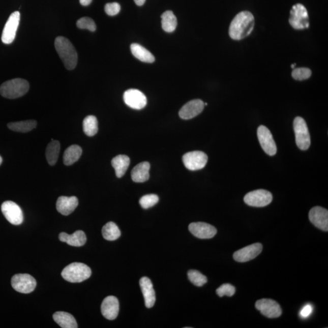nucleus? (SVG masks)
<instances>
[{"instance_id": "nucleus-1", "label": "nucleus", "mask_w": 328, "mask_h": 328, "mask_svg": "<svg viewBox=\"0 0 328 328\" xmlns=\"http://www.w3.org/2000/svg\"><path fill=\"white\" fill-rule=\"evenodd\" d=\"M254 24V17L251 12H241L231 22L229 27L230 37L235 40L245 39L252 32Z\"/></svg>"}, {"instance_id": "nucleus-2", "label": "nucleus", "mask_w": 328, "mask_h": 328, "mask_svg": "<svg viewBox=\"0 0 328 328\" xmlns=\"http://www.w3.org/2000/svg\"><path fill=\"white\" fill-rule=\"evenodd\" d=\"M55 48L66 68L74 70L78 60L77 53L73 44L64 37L59 36L55 39Z\"/></svg>"}, {"instance_id": "nucleus-3", "label": "nucleus", "mask_w": 328, "mask_h": 328, "mask_svg": "<svg viewBox=\"0 0 328 328\" xmlns=\"http://www.w3.org/2000/svg\"><path fill=\"white\" fill-rule=\"evenodd\" d=\"M29 89V83L23 79H14L0 86V95L5 98L14 99L23 96Z\"/></svg>"}, {"instance_id": "nucleus-4", "label": "nucleus", "mask_w": 328, "mask_h": 328, "mask_svg": "<svg viewBox=\"0 0 328 328\" xmlns=\"http://www.w3.org/2000/svg\"><path fill=\"white\" fill-rule=\"evenodd\" d=\"M92 276L89 266L82 262H73L62 271V276L71 283H81L88 279Z\"/></svg>"}, {"instance_id": "nucleus-5", "label": "nucleus", "mask_w": 328, "mask_h": 328, "mask_svg": "<svg viewBox=\"0 0 328 328\" xmlns=\"http://www.w3.org/2000/svg\"><path fill=\"white\" fill-rule=\"evenodd\" d=\"M296 145L302 151H306L311 145V137L307 124L301 117H296L293 121Z\"/></svg>"}, {"instance_id": "nucleus-6", "label": "nucleus", "mask_w": 328, "mask_h": 328, "mask_svg": "<svg viewBox=\"0 0 328 328\" xmlns=\"http://www.w3.org/2000/svg\"><path fill=\"white\" fill-rule=\"evenodd\" d=\"M289 23L293 28L297 30L309 27L308 13L304 5L298 3L293 6L290 11Z\"/></svg>"}, {"instance_id": "nucleus-7", "label": "nucleus", "mask_w": 328, "mask_h": 328, "mask_svg": "<svg viewBox=\"0 0 328 328\" xmlns=\"http://www.w3.org/2000/svg\"><path fill=\"white\" fill-rule=\"evenodd\" d=\"M273 195L265 190H256L247 193L244 198L246 204L252 207H262L270 204L273 201Z\"/></svg>"}, {"instance_id": "nucleus-8", "label": "nucleus", "mask_w": 328, "mask_h": 328, "mask_svg": "<svg viewBox=\"0 0 328 328\" xmlns=\"http://www.w3.org/2000/svg\"><path fill=\"white\" fill-rule=\"evenodd\" d=\"M12 287L16 291L23 293H29L34 291L37 286L35 279L29 274H19L12 278Z\"/></svg>"}, {"instance_id": "nucleus-9", "label": "nucleus", "mask_w": 328, "mask_h": 328, "mask_svg": "<svg viewBox=\"0 0 328 328\" xmlns=\"http://www.w3.org/2000/svg\"><path fill=\"white\" fill-rule=\"evenodd\" d=\"M183 161L187 169L196 171L205 167L207 163L208 157L204 152L194 151L184 155Z\"/></svg>"}, {"instance_id": "nucleus-10", "label": "nucleus", "mask_w": 328, "mask_h": 328, "mask_svg": "<svg viewBox=\"0 0 328 328\" xmlns=\"http://www.w3.org/2000/svg\"><path fill=\"white\" fill-rule=\"evenodd\" d=\"M20 20L19 12H13L9 17L3 29L2 40L5 44H11L14 42Z\"/></svg>"}, {"instance_id": "nucleus-11", "label": "nucleus", "mask_w": 328, "mask_h": 328, "mask_svg": "<svg viewBox=\"0 0 328 328\" xmlns=\"http://www.w3.org/2000/svg\"><path fill=\"white\" fill-rule=\"evenodd\" d=\"M2 212L9 223L20 225L23 221V214L20 206L11 201H5L2 205Z\"/></svg>"}, {"instance_id": "nucleus-12", "label": "nucleus", "mask_w": 328, "mask_h": 328, "mask_svg": "<svg viewBox=\"0 0 328 328\" xmlns=\"http://www.w3.org/2000/svg\"><path fill=\"white\" fill-rule=\"evenodd\" d=\"M257 136L262 150L266 154L274 156L276 154L277 148L273 134L266 127L261 126L258 127Z\"/></svg>"}, {"instance_id": "nucleus-13", "label": "nucleus", "mask_w": 328, "mask_h": 328, "mask_svg": "<svg viewBox=\"0 0 328 328\" xmlns=\"http://www.w3.org/2000/svg\"><path fill=\"white\" fill-rule=\"evenodd\" d=\"M255 307L265 317L270 318L279 317L282 314V308L276 301L271 299L259 300L255 304Z\"/></svg>"}, {"instance_id": "nucleus-14", "label": "nucleus", "mask_w": 328, "mask_h": 328, "mask_svg": "<svg viewBox=\"0 0 328 328\" xmlns=\"http://www.w3.org/2000/svg\"><path fill=\"white\" fill-rule=\"evenodd\" d=\"M124 101L129 107L137 110L144 108L147 104L144 94L136 89L127 90L124 94Z\"/></svg>"}, {"instance_id": "nucleus-15", "label": "nucleus", "mask_w": 328, "mask_h": 328, "mask_svg": "<svg viewBox=\"0 0 328 328\" xmlns=\"http://www.w3.org/2000/svg\"><path fill=\"white\" fill-rule=\"evenodd\" d=\"M262 250L261 244L257 243L253 244L238 250L234 253V260L237 262H245L249 261L257 257L260 254Z\"/></svg>"}, {"instance_id": "nucleus-16", "label": "nucleus", "mask_w": 328, "mask_h": 328, "mask_svg": "<svg viewBox=\"0 0 328 328\" xmlns=\"http://www.w3.org/2000/svg\"><path fill=\"white\" fill-rule=\"evenodd\" d=\"M189 229L192 235L199 239H211L213 238L217 233V230L212 225L198 222L189 225Z\"/></svg>"}, {"instance_id": "nucleus-17", "label": "nucleus", "mask_w": 328, "mask_h": 328, "mask_svg": "<svg viewBox=\"0 0 328 328\" xmlns=\"http://www.w3.org/2000/svg\"><path fill=\"white\" fill-rule=\"evenodd\" d=\"M309 220L318 229L327 232L328 231V211L321 207H314L309 214Z\"/></svg>"}, {"instance_id": "nucleus-18", "label": "nucleus", "mask_w": 328, "mask_h": 328, "mask_svg": "<svg viewBox=\"0 0 328 328\" xmlns=\"http://www.w3.org/2000/svg\"><path fill=\"white\" fill-rule=\"evenodd\" d=\"M204 106V103L201 100H192L181 108L179 112L180 116L184 120H191L201 113Z\"/></svg>"}, {"instance_id": "nucleus-19", "label": "nucleus", "mask_w": 328, "mask_h": 328, "mask_svg": "<svg viewBox=\"0 0 328 328\" xmlns=\"http://www.w3.org/2000/svg\"><path fill=\"white\" fill-rule=\"evenodd\" d=\"M120 311V303L114 296H108L103 301L101 305V312L105 318L113 320L117 318Z\"/></svg>"}, {"instance_id": "nucleus-20", "label": "nucleus", "mask_w": 328, "mask_h": 328, "mask_svg": "<svg viewBox=\"0 0 328 328\" xmlns=\"http://www.w3.org/2000/svg\"><path fill=\"white\" fill-rule=\"evenodd\" d=\"M139 284L144 298L146 307L152 308L155 304L156 294L152 281L148 277H143L140 280Z\"/></svg>"}, {"instance_id": "nucleus-21", "label": "nucleus", "mask_w": 328, "mask_h": 328, "mask_svg": "<svg viewBox=\"0 0 328 328\" xmlns=\"http://www.w3.org/2000/svg\"><path fill=\"white\" fill-rule=\"evenodd\" d=\"M79 204V201L76 196H61L56 203V208L59 213L68 216L73 213Z\"/></svg>"}, {"instance_id": "nucleus-22", "label": "nucleus", "mask_w": 328, "mask_h": 328, "mask_svg": "<svg viewBox=\"0 0 328 328\" xmlns=\"http://www.w3.org/2000/svg\"><path fill=\"white\" fill-rule=\"evenodd\" d=\"M59 240L62 242L67 243L68 245L74 247L83 246L86 242V236L85 232L82 230H77L72 235L62 232L59 235Z\"/></svg>"}, {"instance_id": "nucleus-23", "label": "nucleus", "mask_w": 328, "mask_h": 328, "mask_svg": "<svg viewBox=\"0 0 328 328\" xmlns=\"http://www.w3.org/2000/svg\"><path fill=\"white\" fill-rule=\"evenodd\" d=\"M150 169L151 164L148 162H143L137 164L131 171V178L134 182L141 183L148 181L150 177Z\"/></svg>"}, {"instance_id": "nucleus-24", "label": "nucleus", "mask_w": 328, "mask_h": 328, "mask_svg": "<svg viewBox=\"0 0 328 328\" xmlns=\"http://www.w3.org/2000/svg\"><path fill=\"white\" fill-rule=\"evenodd\" d=\"M130 164V159L126 155H118L111 161L112 166L114 168L115 174L118 178L123 177L126 174Z\"/></svg>"}, {"instance_id": "nucleus-25", "label": "nucleus", "mask_w": 328, "mask_h": 328, "mask_svg": "<svg viewBox=\"0 0 328 328\" xmlns=\"http://www.w3.org/2000/svg\"><path fill=\"white\" fill-rule=\"evenodd\" d=\"M54 320L62 328L78 327L76 319L70 314L65 312H56L53 315Z\"/></svg>"}, {"instance_id": "nucleus-26", "label": "nucleus", "mask_w": 328, "mask_h": 328, "mask_svg": "<svg viewBox=\"0 0 328 328\" xmlns=\"http://www.w3.org/2000/svg\"><path fill=\"white\" fill-rule=\"evenodd\" d=\"M133 55L140 61L145 63H153L155 61L154 55L147 49L139 44L133 43L130 46Z\"/></svg>"}, {"instance_id": "nucleus-27", "label": "nucleus", "mask_w": 328, "mask_h": 328, "mask_svg": "<svg viewBox=\"0 0 328 328\" xmlns=\"http://www.w3.org/2000/svg\"><path fill=\"white\" fill-rule=\"evenodd\" d=\"M82 154V149L80 146L73 145L66 150L64 155V162L66 165H71L76 162Z\"/></svg>"}, {"instance_id": "nucleus-28", "label": "nucleus", "mask_w": 328, "mask_h": 328, "mask_svg": "<svg viewBox=\"0 0 328 328\" xmlns=\"http://www.w3.org/2000/svg\"><path fill=\"white\" fill-rule=\"evenodd\" d=\"M51 140V142L47 146L46 158L50 165H54L58 160L61 151V144L58 140Z\"/></svg>"}, {"instance_id": "nucleus-29", "label": "nucleus", "mask_w": 328, "mask_h": 328, "mask_svg": "<svg viewBox=\"0 0 328 328\" xmlns=\"http://www.w3.org/2000/svg\"><path fill=\"white\" fill-rule=\"evenodd\" d=\"M161 18L162 29L167 33L174 32L176 29L177 21L173 12L171 11H165L161 15Z\"/></svg>"}, {"instance_id": "nucleus-30", "label": "nucleus", "mask_w": 328, "mask_h": 328, "mask_svg": "<svg viewBox=\"0 0 328 328\" xmlns=\"http://www.w3.org/2000/svg\"><path fill=\"white\" fill-rule=\"evenodd\" d=\"M37 122L34 120H28L24 121L16 122L8 124L9 129L19 133H27L36 129Z\"/></svg>"}, {"instance_id": "nucleus-31", "label": "nucleus", "mask_w": 328, "mask_h": 328, "mask_svg": "<svg viewBox=\"0 0 328 328\" xmlns=\"http://www.w3.org/2000/svg\"><path fill=\"white\" fill-rule=\"evenodd\" d=\"M84 133L86 136L92 137L98 132V121L95 115H87L83 122Z\"/></svg>"}, {"instance_id": "nucleus-32", "label": "nucleus", "mask_w": 328, "mask_h": 328, "mask_svg": "<svg viewBox=\"0 0 328 328\" xmlns=\"http://www.w3.org/2000/svg\"><path fill=\"white\" fill-rule=\"evenodd\" d=\"M102 235L105 240L114 241L121 235V230L113 222H109L102 228Z\"/></svg>"}, {"instance_id": "nucleus-33", "label": "nucleus", "mask_w": 328, "mask_h": 328, "mask_svg": "<svg viewBox=\"0 0 328 328\" xmlns=\"http://www.w3.org/2000/svg\"><path fill=\"white\" fill-rule=\"evenodd\" d=\"M187 275L190 282L196 286H202L207 282V277L198 271L190 270Z\"/></svg>"}, {"instance_id": "nucleus-34", "label": "nucleus", "mask_w": 328, "mask_h": 328, "mask_svg": "<svg viewBox=\"0 0 328 328\" xmlns=\"http://www.w3.org/2000/svg\"><path fill=\"white\" fill-rule=\"evenodd\" d=\"M159 201V197L155 194L146 195L139 200V204L143 208L147 209L153 207Z\"/></svg>"}, {"instance_id": "nucleus-35", "label": "nucleus", "mask_w": 328, "mask_h": 328, "mask_svg": "<svg viewBox=\"0 0 328 328\" xmlns=\"http://www.w3.org/2000/svg\"><path fill=\"white\" fill-rule=\"evenodd\" d=\"M77 26L80 29H87L90 31L96 30V25L95 21L90 17H82L77 21Z\"/></svg>"}, {"instance_id": "nucleus-36", "label": "nucleus", "mask_w": 328, "mask_h": 328, "mask_svg": "<svg viewBox=\"0 0 328 328\" xmlns=\"http://www.w3.org/2000/svg\"><path fill=\"white\" fill-rule=\"evenodd\" d=\"M312 72L307 68H299L293 71L292 76L293 79L297 80H304L309 79L311 76Z\"/></svg>"}, {"instance_id": "nucleus-37", "label": "nucleus", "mask_w": 328, "mask_h": 328, "mask_svg": "<svg viewBox=\"0 0 328 328\" xmlns=\"http://www.w3.org/2000/svg\"><path fill=\"white\" fill-rule=\"evenodd\" d=\"M235 293V287L230 284H224L217 289V293L219 296L222 297L224 295L232 296Z\"/></svg>"}, {"instance_id": "nucleus-38", "label": "nucleus", "mask_w": 328, "mask_h": 328, "mask_svg": "<svg viewBox=\"0 0 328 328\" xmlns=\"http://www.w3.org/2000/svg\"><path fill=\"white\" fill-rule=\"evenodd\" d=\"M121 9V6L117 3H107L105 5V11L109 16H114L120 13Z\"/></svg>"}, {"instance_id": "nucleus-39", "label": "nucleus", "mask_w": 328, "mask_h": 328, "mask_svg": "<svg viewBox=\"0 0 328 328\" xmlns=\"http://www.w3.org/2000/svg\"><path fill=\"white\" fill-rule=\"evenodd\" d=\"M312 311H313L312 306L310 305H307L302 308L300 315L302 318H307L312 314Z\"/></svg>"}, {"instance_id": "nucleus-40", "label": "nucleus", "mask_w": 328, "mask_h": 328, "mask_svg": "<svg viewBox=\"0 0 328 328\" xmlns=\"http://www.w3.org/2000/svg\"><path fill=\"white\" fill-rule=\"evenodd\" d=\"M93 0H80V4L83 6H88L92 3Z\"/></svg>"}, {"instance_id": "nucleus-41", "label": "nucleus", "mask_w": 328, "mask_h": 328, "mask_svg": "<svg viewBox=\"0 0 328 328\" xmlns=\"http://www.w3.org/2000/svg\"><path fill=\"white\" fill-rule=\"evenodd\" d=\"M134 1L137 6H140L144 4L146 0H134Z\"/></svg>"}, {"instance_id": "nucleus-42", "label": "nucleus", "mask_w": 328, "mask_h": 328, "mask_svg": "<svg viewBox=\"0 0 328 328\" xmlns=\"http://www.w3.org/2000/svg\"><path fill=\"white\" fill-rule=\"evenodd\" d=\"M2 162H3V159L1 157V156H0V165H1Z\"/></svg>"}, {"instance_id": "nucleus-43", "label": "nucleus", "mask_w": 328, "mask_h": 328, "mask_svg": "<svg viewBox=\"0 0 328 328\" xmlns=\"http://www.w3.org/2000/svg\"><path fill=\"white\" fill-rule=\"evenodd\" d=\"M295 65V64L292 65H291V68H294Z\"/></svg>"}]
</instances>
